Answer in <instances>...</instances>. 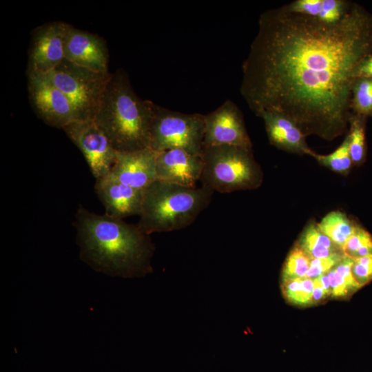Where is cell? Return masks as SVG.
Listing matches in <instances>:
<instances>
[{
    "label": "cell",
    "mask_w": 372,
    "mask_h": 372,
    "mask_svg": "<svg viewBox=\"0 0 372 372\" xmlns=\"http://www.w3.org/2000/svg\"><path fill=\"white\" fill-rule=\"evenodd\" d=\"M371 52L372 13L358 3L334 24L272 8L260 16L240 92L256 115L278 112L331 140L349 124L355 71Z\"/></svg>",
    "instance_id": "6da1fadb"
},
{
    "label": "cell",
    "mask_w": 372,
    "mask_h": 372,
    "mask_svg": "<svg viewBox=\"0 0 372 372\" xmlns=\"http://www.w3.org/2000/svg\"><path fill=\"white\" fill-rule=\"evenodd\" d=\"M74 225L82 260L97 271L123 278L152 271L154 245L137 225L91 212L80 205Z\"/></svg>",
    "instance_id": "7a4b0ae2"
},
{
    "label": "cell",
    "mask_w": 372,
    "mask_h": 372,
    "mask_svg": "<svg viewBox=\"0 0 372 372\" xmlns=\"http://www.w3.org/2000/svg\"><path fill=\"white\" fill-rule=\"evenodd\" d=\"M154 103L141 99L126 72L111 73L94 121L116 152L149 147V125Z\"/></svg>",
    "instance_id": "3957f363"
},
{
    "label": "cell",
    "mask_w": 372,
    "mask_h": 372,
    "mask_svg": "<svg viewBox=\"0 0 372 372\" xmlns=\"http://www.w3.org/2000/svg\"><path fill=\"white\" fill-rule=\"evenodd\" d=\"M213 193L203 185L185 187L157 179L143 189L136 225L147 235L185 228L209 206Z\"/></svg>",
    "instance_id": "277c9868"
},
{
    "label": "cell",
    "mask_w": 372,
    "mask_h": 372,
    "mask_svg": "<svg viewBox=\"0 0 372 372\" xmlns=\"http://www.w3.org/2000/svg\"><path fill=\"white\" fill-rule=\"evenodd\" d=\"M200 181L202 185L219 193L253 189L260 185L262 173L252 150L237 146L203 147Z\"/></svg>",
    "instance_id": "5b68a950"
},
{
    "label": "cell",
    "mask_w": 372,
    "mask_h": 372,
    "mask_svg": "<svg viewBox=\"0 0 372 372\" xmlns=\"http://www.w3.org/2000/svg\"><path fill=\"white\" fill-rule=\"evenodd\" d=\"M204 115L185 114L154 104L149 125V147L156 152L182 149L202 156Z\"/></svg>",
    "instance_id": "8992f818"
},
{
    "label": "cell",
    "mask_w": 372,
    "mask_h": 372,
    "mask_svg": "<svg viewBox=\"0 0 372 372\" xmlns=\"http://www.w3.org/2000/svg\"><path fill=\"white\" fill-rule=\"evenodd\" d=\"M111 73L95 72L65 59L44 75L70 101L77 121L93 120Z\"/></svg>",
    "instance_id": "52a82bcc"
},
{
    "label": "cell",
    "mask_w": 372,
    "mask_h": 372,
    "mask_svg": "<svg viewBox=\"0 0 372 372\" xmlns=\"http://www.w3.org/2000/svg\"><path fill=\"white\" fill-rule=\"evenodd\" d=\"M62 130L81 152L96 180L109 174L116 151L94 120L76 121Z\"/></svg>",
    "instance_id": "ba28073f"
},
{
    "label": "cell",
    "mask_w": 372,
    "mask_h": 372,
    "mask_svg": "<svg viewBox=\"0 0 372 372\" xmlns=\"http://www.w3.org/2000/svg\"><path fill=\"white\" fill-rule=\"evenodd\" d=\"M27 74L30 101L42 121L61 129L77 121L68 97L44 74L28 72Z\"/></svg>",
    "instance_id": "9c48e42d"
},
{
    "label": "cell",
    "mask_w": 372,
    "mask_h": 372,
    "mask_svg": "<svg viewBox=\"0 0 372 372\" xmlns=\"http://www.w3.org/2000/svg\"><path fill=\"white\" fill-rule=\"evenodd\" d=\"M204 123L203 147L232 145L252 149L242 114L232 101L204 115Z\"/></svg>",
    "instance_id": "30bf717a"
},
{
    "label": "cell",
    "mask_w": 372,
    "mask_h": 372,
    "mask_svg": "<svg viewBox=\"0 0 372 372\" xmlns=\"http://www.w3.org/2000/svg\"><path fill=\"white\" fill-rule=\"evenodd\" d=\"M67 23L53 21L36 28L29 50L28 72L45 74L65 59Z\"/></svg>",
    "instance_id": "8fae6325"
},
{
    "label": "cell",
    "mask_w": 372,
    "mask_h": 372,
    "mask_svg": "<svg viewBox=\"0 0 372 372\" xmlns=\"http://www.w3.org/2000/svg\"><path fill=\"white\" fill-rule=\"evenodd\" d=\"M65 59L95 72H109L108 50L103 39L68 23L65 34Z\"/></svg>",
    "instance_id": "7c38bea8"
},
{
    "label": "cell",
    "mask_w": 372,
    "mask_h": 372,
    "mask_svg": "<svg viewBox=\"0 0 372 372\" xmlns=\"http://www.w3.org/2000/svg\"><path fill=\"white\" fill-rule=\"evenodd\" d=\"M157 152L150 147L128 152H116L109 176L116 180L143 190L157 180Z\"/></svg>",
    "instance_id": "4fadbf2b"
},
{
    "label": "cell",
    "mask_w": 372,
    "mask_h": 372,
    "mask_svg": "<svg viewBox=\"0 0 372 372\" xmlns=\"http://www.w3.org/2000/svg\"><path fill=\"white\" fill-rule=\"evenodd\" d=\"M94 189L106 215L121 220L128 216H140L143 190L123 184L108 174L96 180Z\"/></svg>",
    "instance_id": "5bb4252c"
},
{
    "label": "cell",
    "mask_w": 372,
    "mask_h": 372,
    "mask_svg": "<svg viewBox=\"0 0 372 372\" xmlns=\"http://www.w3.org/2000/svg\"><path fill=\"white\" fill-rule=\"evenodd\" d=\"M203 167L201 156L175 148L157 152V179L185 187H196Z\"/></svg>",
    "instance_id": "9a60e30c"
},
{
    "label": "cell",
    "mask_w": 372,
    "mask_h": 372,
    "mask_svg": "<svg viewBox=\"0 0 372 372\" xmlns=\"http://www.w3.org/2000/svg\"><path fill=\"white\" fill-rule=\"evenodd\" d=\"M269 142L274 146L298 154H310L312 152L305 141V134L301 129L285 114L270 110L260 112Z\"/></svg>",
    "instance_id": "2e32d148"
},
{
    "label": "cell",
    "mask_w": 372,
    "mask_h": 372,
    "mask_svg": "<svg viewBox=\"0 0 372 372\" xmlns=\"http://www.w3.org/2000/svg\"><path fill=\"white\" fill-rule=\"evenodd\" d=\"M316 225L342 251L348 238L358 227L345 214L340 211L329 213Z\"/></svg>",
    "instance_id": "e0dca14e"
},
{
    "label": "cell",
    "mask_w": 372,
    "mask_h": 372,
    "mask_svg": "<svg viewBox=\"0 0 372 372\" xmlns=\"http://www.w3.org/2000/svg\"><path fill=\"white\" fill-rule=\"evenodd\" d=\"M300 242L299 247L311 259L324 258L340 254L336 251L338 247L319 229L316 224H311L306 228Z\"/></svg>",
    "instance_id": "ac0fdd59"
},
{
    "label": "cell",
    "mask_w": 372,
    "mask_h": 372,
    "mask_svg": "<svg viewBox=\"0 0 372 372\" xmlns=\"http://www.w3.org/2000/svg\"><path fill=\"white\" fill-rule=\"evenodd\" d=\"M368 116L351 113L349 117V153L353 163H360L366 152L365 127Z\"/></svg>",
    "instance_id": "d6986e66"
},
{
    "label": "cell",
    "mask_w": 372,
    "mask_h": 372,
    "mask_svg": "<svg viewBox=\"0 0 372 372\" xmlns=\"http://www.w3.org/2000/svg\"><path fill=\"white\" fill-rule=\"evenodd\" d=\"M351 112L371 116L372 114V79L356 78L351 87Z\"/></svg>",
    "instance_id": "ffe728a7"
},
{
    "label": "cell",
    "mask_w": 372,
    "mask_h": 372,
    "mask_svg": "<svg viewBox=\"0 0 372 372\" xmlns=\"http://www.w3.org/2000/svg\"><path fill=\"white\" fill-rule=\"evenodd\" d=\"M318 162L338 172H345L353 163L349 153V141L346 136L342 143L332 153L327 155L310 153Z\"/></svg>",
    "instance_id": "44dd1931"
},
{
    "label": "cell",
    "mask_w": 372,
    "mask_h": 372,
    "mask_svg": "<svg viewBox=\"0 0 372 372\" xmlns=\"http://www.w3.org/2000/svg\"><path fill=\"white\" fill-rule=\"evenodd\" d=\"M311 258L299 247H294L289 254L282 270V280L302 278L309 268Z\"/></svg>",
    "instance_id": "7402d4cb"
},
{
    "label": "cell",
    "mask_w": 372,
    "mask_h": 372,
    "mask_svg": "<svg viewBox=\"0 0 372 372\" xmlns=\"http://www.w3.org/2000/svg\"><path fill=\"white\" fill-rule=\"evenodd\" d=\"M352 1L346 0H322L318 19L321 21L334 24L340 21L347 14Z\"/></svg>",
    "instance_id": "603a6c76"
},
{
    "label": "cell",
    "mask_w": 372,
    "mask_h": 372,
    "mask_svg": "<svg viewBox=\"0 0 372 372\" xmlns=\"http://www.w3.org/2000/svg\"><path fill=\"white\" fill-rule=\"evenodd\" d=\"M345 254H339L324 258H312L310 260L309 268L306 278L315 279L327 273L333 269L344 257Z\"/></svg>",
    "instance_id": "cb8c5ba5"
},
{
    "label": "cell",
    "mask_w": 372,
    "mask_h": 372,
    "mask_svg": "<svg viewBox=\"0 0 372 372\" xmlns=\"http://www.w3.org/2000/svg\"><path fill=\"white\" fill-rule=\"evenodd\" d=\"M372 245V238L365 230L357 227L355 232L347 240L342 251L352 258L356 251L362 246Z\"/></svg>",
    "instance_id": "d4e9b609"
},
{
    "label": "cell",
    "mask_w": 372,
    "mask_h": 372,
    "mask_svg": "<svg viewBox=\"0 0 372 372\" xmlns=\"http://www.w3.org/2000/svg\"><path fill=\"white\" fill-rule=\"evenodd\" d=\"M322 1V0H296L285 6L290 12L318 17Z\"/></svg>",
    "instance_id": "484cf974"
},
{
    "label": "cell",
    "mask_w": 372,
    "mask_h": 372,
    "mask_svg": "<svg viewBox=\"0 0 372 372\" xmlns=\"http://www.w3.org/2000/svg\"><path fill=\"white\" fill-rule=\"evenodd\" d=\"M353 259L345 255V256L333 267L344 279L350 290L356 289L360 287L353 276Z\"/></svg>",
    "instance_id": "4316f807"
},
{
    "label": "cell",
    "mask_w": 372,
    "mask_h": 372,
    "mask_svg": "<svg viewBox=\"0 0 372 372\" xmlns=\"http://www.w3.org/2000/svg\"><path fill=\"white\" fill-rule=\"evenodd\" d=\"M282 291L289 302L302 305V278L284 281Z\"/></svg>",
    "instance_id": "83f0119b"
},
{
    "label": "cell",
    "mask_w": 372,
    "mask_h": 372,
    "mask_svg": "<svg viewBox=\"0 0 372 372\" xmlns=\"http://www.w3.org/2000/svg\"><path fill=\"white\" fill-rule=\"evenodd\" d=\"M330 282L331 294L334 296H343L350 290L344 279L335 270L331 269L327 273Z\"/></svg>",
    "instance_id": "f1b7e54d"
},
{
    "label": "cell",
    "mask_w": 372,
    "mask_h": 372,
    "mask_svg": "<svg viewBox=\"0 0 372 372\" xmlns=\"http://www.w3.org/2000/svg\"><path fill=\"white\" fill-rule=\"evenodd\" d=\"M352 273L360 286H362L372 278V269L371 268L354 261L352 265Z\"/></svg>",
    "instance_id": "f546056e"
},
{
    "label": "cell",
    "mask_w": 372,
    "mask_h": 372,
    "mask_svg": "<svg viewBox=\"0 0 372 372\" xmlns=\"http://www.w3.org/2000/svg\"><path fill=\"white\" fill-rule=\"evenodd\" d=\"M355 78L372 79V52L359 63L355 71Z\"/></svg>",
    "instance_id": "4dcf8cb0"
},
{
    "label": "cell",
    "mask_w": 372,
    "mask_h": 372,
    "mask_svg": "<svg viewBox=\"0 0 372 372\" xmlns=\"http://www.w3.org/2000/svg\"><path fill=\"white\" fill-rule=\"evenodd\" d=\"M313 287V279L306 277L302 278V305L312 302Z\"/></svg>",
    "instance_id": "1f68e13d"
},
{
    "label": "cell",
    "mask_w": 372,
    "mask_h": 372,
    "mask_svg": "<svg viewBox=\"0 0 372 372\" xmlns=\"http://www.w3.org/2000/svg\"><path fill=\"white\" fill-rule=\"evenodd\" d=\"M313 280L314 282V287L312 294V302H316L321 300L327 296L326 295L318 278Z\"/></svg>",
    "instance_id": "d6a6232c"
},
{
    "label": "cell",
    "mask_w": 372,
    "mask_h": 372,
    "mask_svg": "<svg viewBox=\"0 0 372 372\" xmlns=\"http://www.w3.org/2000/svg\"><path fill=\"white\" fill-rule=\"evenodd\" d=\"M322 287L327 296L331 294V286L329 282V279L327 273L323 274L318 277Z\"/></svg>",
    "instance_id": "836d02e7"
},
{
    "label": "cell",
    "mask_w": 372,
    "mask_h": 372,
    "mask_svg": "<svg viewBox=\"0 0 372 372\" xmlns=\"http://www.w3.org/2000/svg\"><path fill=\"white\" fill-rule=\"evenodd\" d=\"M371 116L372 117V114H371Z\"/></svg>",
    "instance_id": "e575fe53"
}]
</instances>
